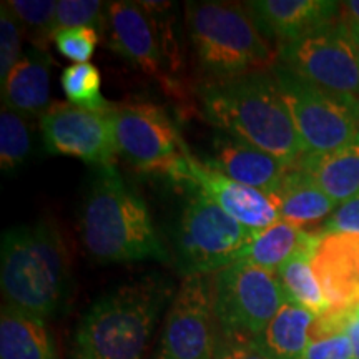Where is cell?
I'll list each match as a JSON object with an SVG mask.
<instances>
[{
    "label": "cell",
    "mask_w": 359,
    "mask_h": 359,
    "mask_svg": "<svg viewBox=\"0 0 359 359\" xmlns=\"http://www.w3.org/2000/svg\"><path fill=\"white\" fill-rule=\"evenodd\" d=\"M206 122L238 140L291 165L304 156L303 143L271 72L235 79H206L195 90Z\"/></svg>",
    "instance_id": "cell-1"
},
{
    "label": "cell",
    "mask_w": 359,
    "mask_h": 359,
    "mask_svg": "<svg viewBox=\"0 0 359 359\" xmlns=\"http://www.w3.org/2000/svg\"><path fill=\"white\" fill-rule=\"evenodd\" d=\"M172 296V283L160 275L100 296L77 325L72 359H142Z\"/></svg>",
    "instance_id": "cell-2"
},
{
    "label": "cell",
    "mask_w": 359,
    "mask_h": 359,
    "mask_svg": "<svg viewBox=\"0 0 359 359\" xmlns=\"http://www.w3.org/2000/svg\"><path fill=\"white\" fill-rule=\"evenodd\" d=\"M80 224L83 246L97 262H168L145 201L125 183L115 165L98 167Z\"/></svg>",
    "instance_id": "cell-3"
},
{
    "label": "cell",
    "mask_w": 359,
    "mask_h": 359,
    "mask_svg": "<svg viewBox=\"0 0 359 359\" xmlns=\"http://www.w3.org/2000/svg\"><path fill=\"white\" fill-rule=\"evenodd\" d=\"M0 281L8 306L42 320L60 311L69 298L70 266L62 236L50 223L4 233Z\"/></svg>",
    "instance_id": "cell-4"
},
{
    "label": "cell",
    "mask_w": 359,
    "mask_h": 359,
    "mask_svg": "<svg viewBox=\"0 0 359 359\" xmlns=\"http://www.w3.org/2000/svg\"><path fill=\"white\" fill-rule=\"evenodd\" d=\"M187 27L206 79L271 72L278 52L263 37L243 4L187 2Z\"/></svg>",
    "instance_id": "cell-5"
},
{
    "label": "cell",
    "mask_w": 359,
    "mask_h": 359,
    "mask_svg": "<svg viewBox=\"0 0 359 359\" xmlns=\"http://www.w3.org/2000/svg\"><path fill=\"white\" fill-rule=\"evenodd\" d=\"M304 155L323 156L351 145L359 135V102L314 87L280 64L271 70Z\"/></svg>",
    "instance_id": "cell-6"
},
{
    "label": "cell",
    "mask_w": 359,
    "mask_h": 359,
    "mask_svg": "<svg viewBox=\"0 0 359 359\" xmlns=\"http://www.w3.org/2000/svg\"><path fill=\"white\" fill-rule=\"evenodd\" d=\"M286 293L276 273L236 262L212 275V308L217 333L255 341L276 316Z\"/></svg>",
    "instance_id": "cell-7"
},
{
    "label": "cell",
    "mask_w": 359,
    "mask_h": 359,
    "mask_svg": "<svg viewBox=\"0 0 359 359\" xmlns=\"http://www.w3.org/2000/svg\"><path fill=\"white\" fill-rule=\"evenodd\" d=\"M111 120L116 150L130 167L185 185L188 147L161 107L148 102L114 105Z\"/></svg>",
    "instance_id": "cell-8"
},
{
    "label": "cell",
    "mask_w": 359,
    "mask_h": 359,
    "mask_svg": "<svg viewBox=\"0 0 359 359\" xmlns=\"http://www.w3.org/2000/svg\"><path fill=\"white\" fill-rule=\"evenodd\" d=\"M191 193L177 230L178 266L185 276H210L240 262L257 231L236 222L201 193Z\"/></svg>",
    "instance_id": "cell-9"
},
{
    "label": "cell",
    "mask_w": 359,
    "mask_h": 359,
    "mask_svg": "<svg viewBox=\"0 0 359 359\" xmlns=\"http://www.w3.org/2000/svg\"><path fill=\"white\" fill-rule=\"evenodd\" d=\"M278 64L314 87L359 102V57L344 20L276 48Z\"/></svg>",
    "instance_id": "cell-10"
},
{
    "label": "cell",
    "mask_w": 359,
    "mask_h": 359,
    "mask_svg": "<svg viewBox=\"0 0 359 359\" xmlns=\"http://www.w3.org/2000/svg\"><path fill=\"white\" fill-rule=\"evenodd\" d=\"M215 344L212 275L185 276L170 304L154 359H213Z\"/></svg>",
    "instance_id": "cell-11"
},
{
    "label": "cell",
    "mask_w": 359,
    "mask_h": 359,
    "mask_svg": "<svg viewBox=\"0 0 359 359\" xmlns=\"http://www.w3.org/2000/svg\"><path fill=\"white\" fill-rule=\"evenodd\" d=\"M114 107V105H111ZM45 148L52 155L80 158L98 167L115 165L118 155L111 109L92 111L72 103H53L40 116Z\"/></svg>",
    "instance_id": "cell-12"
},
{
    "label": "cell",
    "mask_w": 359,
    "mask_h": 359,
    "mask_svg": "<svg viewBox=\"0 0 359 359\" xmlns=\"http://www.w3.org/2000/svg\"><path fill=\"white\" fill-rule=\"evenodd\" d=\"M187 163L188 177L183 187L205 195L246 228L259 231L280 222V212L271 195L224 177L210 168L205 161L195 158L190 150L187 154Z\"/></svg>",
    "instance_id": "cell-13"
},
{
    "label": "cell",
    "mask_w": 359,
    "mask_h": 359,
    "mask_svg": "<svg viewBox=\"0 0 359 359\" xmlns=\"http://www.w3.org/2000/svg\"><path fill=\"white\" fill-rule=\"evenodd\" d=\"M105 34H109L111 50L143 74L158 79L163 85L167 83L158 34L142 2L118 0L107 4Z\"/></svg>",
    "instance_id": "cell-14"
},
{
    "label": "cell",
    "mask_w": 359,
    "mask_h": 359,
    "mask_svg": "<svg viewBox=\"0 0 359 359\" xmlns=\"http://www.w3.org/2000/svg\"><path fill=\"white\" fill-rule=\"evenodd\" d=\"M269 43L294 42L338 20L343 4L333 0H251L243 4Z\"/></svg>",
    "instance_id": "cell-15"
},
{
    "label": "cell",
    "mask_w": 359,
    "mask_h": 359,
    "mask_svg": "<svg viewBox=\"0 0 359 359\" xmlns=\"http://www.w3.org/2000/svg\"><path fill=\"white\" fill-rule=\"evenodd\" d=\"M313 269L330 303V311H358L359 235H321L313 253Z\"/></svg>",
    "instance_id": "cell-16"
},
{
    "label": "cell",
    "mask_w": 359,
    "mask_h": 359,
    "mask_svg": "<svg viewBox=\"0 0 359 359\" xmlns=\"http://www.w3.org/2000/svg\"><path fill=\"white\" fill-rule=\"evenodd\" d=\"M205 163L224 177L266 195H273L280 188L290 170V165L275 155L224 133L215 137L212 155Z\"/></svg>",
    "instance_id": "cell-17"
},
{
    "label": "cell",
    "mask_w": 359,
    "mask_h": 359,
    "mask_svg": "<svg viewBox=\"0 0 359 359\" xmlns=\"http://www.w3.org/2000/svg\"><path fill=\"white\" fill-rule=\"evenodd\" d=\"M4 109L22 116H42L50 107V58L32 48L2 83Z\"/></svg>",
    "instance_id": "cell-18"
},
{
    "label": "cell",
    "mask_w": 359,
    "mask_h": 359,
    "mask_svg": "<svg viewBox=\"0 0 359 359\" xmlns=\"http://www.w3.org/2000/svg\"><path fill=\"white\" fill-rule=\"evenodd\" d=\"M271 196L280 212V219L303 230L309 224L326 222L339 206L298 163L291 165L280 188Z\"/></svg>",
    "instance_id": "cell-19"
},
{
    "label": "cell",
    "mask_w": 359,
    "mask_h": 359,
    "mask_svg": "<svg viewBox=\"0 0 359 359\" xmlns=\"http://www.w3.org/2000/svg\"><path fill=\"white\" fill-rule=\"evenodd\" d=\"M0 359H58L45 320L4 304L0 314Z\"/></svg>",
    "instance_id": "cell-20"
},
{
    "label": "cell",
    "mask_w": 359,
    "mask_h": 359,
    "mask_svg": "<svg viewBox=\"0 0 359 359\" xmlns=\"http://www.w3.org/2000/svg\"><path fill=\"white\" fill-rule=\"evenodd\" d=\"M320 238V233L303 230L280 219L271 226L257 231L251 243L245 248L240 262L253 263L259 268L276 273L281 264H285L294 255L316 248Z\"/></svg>",
    "instance_id": "cell-21"
},
{
    "label": "cell",
    "mask_w": 359,
    "mask_h": 359,
    "mask_svg": "<svg viewBox=\"0 0 359 359\" xmlns=\"http://www.w3.org/2000/svg\"><path fill=\"white\" fill-rule=\"evenodd\" d=\"M316 316L286 298L276 316L258 336L257 344L271 359H303Z\"/></svg>",
    "instance_id": "cell-22"
},
{
    "label": "cell",
    "mask_w": 359,
    "mask_h": 359,
    "mask_svg": "<svg viewBox=\"0 0 359 359\" xmlns=\"http://www.w3.org/2000/svg\"><path fill=\"white\" fill-rule=\"evenodd\" d=\"M298 167L338 205L359 195V142L323 156L304 155Z\"/></svg>",
    "instance_id": "cell-23"
},
{
    "label": "cell",
    "mask_w": 359,
    "mask_h": 359,
    "mask_svg": "<svg viewBox=\"0 0 359 359\" xmlns=\"http://www.w3.org/2000/svg\"><path fill=\"white\" fill-rule=\"evenodd\" d=\"M313 253L314 250L294 255L281 264L276 276L280 278L286 298L318 318L330 311V303L313 269Z\"/></svg>",
    "instance_id": "cell-24"
},
{
    "label": "cell",
    "mask_w": 359,
    "mask_h": 359,
    "mask_svg": "<svg viewBox=\"0 0 359 359\" xmlns=\"http://www.w3.org/2000/svg\"><path fill=\"white\" fill-rule=\"evenodd\" d=\"M102 77L95 65L75 64L62 74V88L72 105L92 111L110 110L111 105L102 95Z\"/></svg>",
    "instance_id": "cell-25"
},
{
    "label": "cell",
    "mask_w": 359,
    "mask_h": 359,
    "mask_svg": "<svg viewBox=\"0 0 359 359\" xmlns=\"http://www.w3.org/2000/svg\"><path fill=\"white\" fill-rule=\"evenodd\" d=\"M8 7L24 27V34L34 48L47 50L55 37L57 2L52 0H8Z\"/></svg>",
    "instance_id": "cell-26"
},
{
    "label": "cell",
    "mask_w": 359,
    "mask_h": 359,
    "mask_svg": "<svg viewBox=\"0 0 359 359\" xmlns=\"http://www.w3.org/2000/svg\"><path fill=\"white\" fill-rule=\"evenodd\" d=\"M29 123L25 116L2 109L0 114V167L2 172L12 173L20 167L30 154Z\"/></svg>",
    "instance_id": "cell-27"
},
{
    "label": "cell",
    "mask_w": 359,
    "mask_h": 359,
    "mask_svg": "<svg viewBox=\"0 0 359 359\" xmlns=\"http://www.w3.org/2000/svg\"><path fill=\"white\" fill-rule=\"evenodd\" d=\"M90 27L105 34L107 4L98 0H60L55 11V34L58 30Z\"/></svg>",
    "instance_id": "cell-28"
},
{
    "label": "cell",
    "mask_w": 359,
    "mask_h": 359,
    "mask_svg": "<svg viewBox=\"0 0 359 359\" xmlns=\"http://www.w3.org/2000/svg\"><path fill=\"white\" fill-rule=\"evenodd\" d=\"M22 35L24 27L7 2L0 6V82H6L8 74L22 60Z\"/></svg>",
    "instance_id": "cell-29"
},
{
    "label": "cell",
    "mask_w": 359,
    "mask_h": 359,
    "mask_svg": "<svg viewBox=\"0 0 359 359\" xmlns=\"http://www.w3.org/2000/svg\"><path fill=\"white\" fill-rule=\"evenodd\" d=\"M53 42L60 55L75 64H88L98 45V30L90 27L58 30Z\"/></svg>",
    "instance_id": "cell-30"
},
{
    "label": "cell",
    "mask_w": 359,
    "mask_h": 359,
    "mask_svg": "<svg viewBox=\"0 0 359 359\" xmlns=\"http://www.w3.org/2000/svg\"><path fill=\"white\" fill-rule=\"evenodd\" d=\"M303 359H354L351 339L346 331L311 338Z\"/></svg>",
    "instance_id": "cell-31"
},
{
    "label": "cell",
    "mask_w": 359,
    "mask_h": 359,
    "mask_svg": "<svg viewBox=\"0 0 359 359\" xmlns=\"http://www.w3.org/2000/svg\"><path fill=\"white\" fill-rule=\"evenodd\" d=\"M343 233V235H359V195L344 201L321 226L320 235Z\"/></svg>",
    "instance_id": "cell-32"
},
{
    "label": "cell",
    "mask_w": 359,
    "mask_h": 359,
    "mask_svg": "<svg viewBox=\"0 0 359 359\" xmlns=\"http://www.w3.org/2000/svg\"><path fill=\"white\" fill-rule=\"evenodd\" d=\"M213 359H271L257 341L228 338L217 333V344H215Z\"/></svg>",
    "instance_id": "cell-33"
},
{
    "label": "cell",
    "mask_w": 359,
    "mask_h": 359,
    "mask_svg": "<svg viewBox=\"0 0 359 359\" xmlns=\"http://www.w3.org/2000/svg\"><path fill=\"white\" fill-rule=\"evenodd\" d=\"M346 333L349 336V339H351L354 359H359V313L354 314L351 321L348 323Z\"/></svg>",
    "instance_id": "cell-34"
},
{
    "label": "cell",
    "mask_w": 359,
    "mask_h": 359,
    "mask_svg": "<svg viewBox=\"0 0 359 359\" xmlns=\"http://www.w3.org/2000/svg\"><path fill=\"white\" fill-rule=\"evenodd\" d=\"M343 20L348 27V32H349V35H351L353 43H354V47H356V52L359 57V20L348 19V17H344V15H343Z\"/></svg>",
    "instance_id": "cell-35"
},
{
    "label": "cell",
    "mask_w": 359,
    "mask_h": 359,
    "mask_svg": "<svg viewBox=\"0 0 359 359\" xmlns=\"http://www.w3.org/2000/svg\"><path fill=\"white\" fill-rule=\"evenodd\" d=\"M343 15L348 17V19L359 20V0L343 2Z\"/></svg>",
    "instance_id": "cell-36"
},
{
    "label": "cell",
    "mask_w": 359,
    "mask_h": 359,
    "mask_svg": "<svg viewBox=\"0 0 359 359\" xmlns=\"http://www.w3.org/2000/svg\"><path fill=\"white\" fill-rule=\"evenodd\" d=\"M356 142H359V135H358V138H356Z\"/></svg>",
    "instance_id": "cell-37"
},
{
    "label": "cell",
    "mask_w": 359,
    "mask_h": 359,
    "mask_svg": "<svg viewBox=\"0 0 359 359\" xmlns=\"http://www.w3.org/2000/svg\"><path fill=\"white\" fill-rule=\"evenodd\" d=\"M358 313H359V309H358Z\"/></svg>",
    "instance_id": "cell-38"
}]
</instances>
